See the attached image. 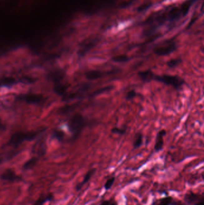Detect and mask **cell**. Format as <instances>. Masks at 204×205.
Returning <instances> with one entry per match:
<instances>
[{
    "label": "cell",
    "instance_id": "cell-16",
    "mask_svg": "<svg viewBox=\"0 0 204 205\" xmlns=\"http://www.w3.org/2000/svg\"><path fill=\"white\" fill-rule=\"evenodd\" d=\"M38 160V158H37L36 157L31 158L30 160L27 161L24 164V165L23 166V168L24 170H30V169L33 168L36 165Z\"/></svg>",
    "mask_w": 204,
    "mask_h": 205
},
{
    "label": "cell",
    "instance_id": "cell-10",
    "mask_svg": "<svg viewBox=\"0 0 204 205\" xmlns=\"http://www.w3.org/2000/svg\"><path fill=\"white\" fill-rule=\"evenodd\" d=\"M167 132L165 130H162L158 132L156 135V142L154 144V150L156 152H159L163 149L164 145V136L166 135Z\"/></svg>",
    "mask_w": 204,
    "mask_h": 205
},
{
    "label": "cell",
    "instance_id": "cell-14",
    "mask_svg": "<svg viewBox=\"0 0 204 205\" xmlns=\"http://www.w3.org/2000/svg\"><path fill=\"white\" fill-rule=\"evenodd\" d=\"M96 170V168H93L88 171V172L86 173V174L84 176V178L82 180V181L76 185V190L80 191L82 188V187L84 186V185H85L86 183L89 182V181L95 174Z\"/></svg>",
    "mask_w": 204,
    "mask_h": 205
},
{
    "label": "cell",
    "instance_id": "cell-21",
    "mask_svg": "<svg viewBox=\"0 0 204 205\" xmlns=\"http://www.w3.org/2000/svg\"><path fill=\"white\" fill-rule=\"evenodd\" d=\"M152 5H153L152 2H151V1L146 2L145 3L143 4L142 5L139 6L138 8H137V12H139V13L142 12H144V11H145L146 10L148 9L149 8H151L152 6Z\"/></svg>",
    "mask_w": 204,
    "mask_h": 205
},
{
    "label": "cell",
    "instance_id": "cell-7",
    "mask_svg": "<svg viewBox=\"0 0 204 205\" xmlns=\"http://www.w3.org/2000/svg\"><path fill=\"white\" fill-rule=\"evenodd\" d=\"M99 40L98 38H94L92 39H89V40L86 41L83 44L81 45V48L79 49L78 55L80 57H83L88 53V52L90 51L92 49H93L96 44L98 43Z\"/></svg>",
    "mask_w": 204,
    "mask_h": 205
},
{
    "label": "cell",
    "instance_id": "cell-25",
    "mask_svg": "<svg viewBox=\"0 0 204 205\" xmlns=\"http://www.w3.org/2000/svg\"><path fill=\"white\" fill-rule=\"evenodd\" d=\"M137 92L135 90L132 89L126 94V98L128 100H132L134 98H135L137 96Z\"/></svg>",
    "mask_w": 204,
    "mask_h": 205
},
{
    "label": "cell",
    "instance_id": "cell-1",
    "mask_svg": "<svg viewBox=\"0 0 204 205\" xmlns=\"http://www.w3.org/2000/svg\"><path fill=\"white\" fill-rule=\"evenodd\" d=\"M153 81L162 83L168 86H171L178 91H180L185 83V81L182 78L178 76L169 74H155Z\"/></svg>",
    "mask_w": 204,
    "mask_h": 205
},
{
    "label": "cell",
    "instance_id": "cell-18",
    "mask_svg": "<svg viewBox=\"0 0 204 205\" xmlns=\"http://www.w3.org/2000/svg\"><path fill=\"white\" fill-rule=\"evenodd\" d=\"M182 62L181 58L171 59L167 62V66L170 68H174L179 66Z\"/></svg>",
    "mask_w": 204,
    "mask_h": 205
},
{
    "label": "cell",
    "instance_id": "cell-29",
    "mask_svg": "<svg viewBox=\"0 0 204 205\" xmlns=\"http://www.w3.org/2000/svg\"><path fill=\"white\" fill-rule=\"evenodd\" d=\"M4 128V126L0 122V129L1 130V129H2V128Z\"/></svg>",
    "mask_w": 204,
    "mask_h": 205
},
{
    "label": "cell",
    "instance_id": "cell-17",
    "mask_svg": "<svg viewBox=\"0 0 204 205\" xmlns=\"http://www.w3.org/2000/svg\"><path fill=\"white\" fill-rule=\"evenodd\" d=\"M129 60V58L126 55H119L112 58V61L117 63H124Z\"/></svg>",
    "mask_w": 204,
    "mask_h": 205
},
{
    "label": "cell",
    "instance_id": "cell-8",
    "mask_svg": "<svg viewBox=\"0 0 204 205\" xmlns=\"http://www.w3.org/2000/svg\"><path fill=\"white\" fill-rule=\"evenodd\" d=\"M113 73H114V71L105 72H102L99 70H90L85 73V76L88 80L94 81V80H97L98 79L102 78V77H104L106 75Z\"/></svg>",
    "mask_w": 204,
    "mask_h": 205
},
{
    "label": "cell",
    "instance_id": "cell-5",
    "mask_svg": "<svg viewBox=\"0 0 204 205\" xmlns=\"http://www.w3.org/2000/svg\"><path fill=\"white\" fill-rule=\"evenodd\" d=\"M186 205H204V194H199L194 192L192 191H189L184 197Z\"/></svg>",
    "mask_w": 204,
    "mask_h": 205
},
{
    "label": "cell",
    "instance_id": "cell-2",
    "mask_svg": "<svg viewBox=\"0 0 204 205\" xmlns=\"http://www.w3.org/2000/svg\"><path fill=\"white\" fill-rule=\"evenodd\" d=\"M85 125V118L80 113L74 115L68 122V128L72 133L74 139H76Z\"/></svg>",
    "mask_w": 204,
    "mask_h": 205
},
{
    "label": "cell",
    "instance_id": "cell-6",
    "mask_svg": "<svg viewBox=\"0 0 204 205\" xmlns=\"http://www.w3.org/2000/svg\"><path fill=\"white\" fill-rule=\"evenodd\" d=\"M151 205H184L182 202L172 196H165L153 201Z\"/></svg>",
    "mask_w": 204,
    "mask_h": 205
},
{
    "label": "cell",
    "instance_id": "cell-12",
    "mask_svg": "<svg viewBox=\"0 0 204 205\" xmlns=\"http://www.w3.org/2000/svg\"><path fill=\"white\" fill-rule=\"evenodd\" d=\"M139 79L144 82H150L153 81L155 74L151 70H146L138 73Z\"/></svg>",
    "mask_w": 204,
    "mask_h": 205
},
{
    "label": "cell",
    "instance_id": "cell-19",
    "mask_svg": "<svg viewBox=\"0 0 204 205\" xmlns=\"http://www.w3.org/2000/svg\"><path fill=\"white\" fill-rule=\"evenodd\" d=\"M143 134L140 132L137 134L135 140H134V144H133L134 148L135 149H137V148H139V147H141L143 144Z\"/></svg>",
    "mask_w": 204,
    "mask_h": 205
},
{
    "label": "cell",
    "instance_id": "cell-11",
    "mask_svg": "<svg viewBox=\"0 0 204 205\" xmlns=\"http://www.w3.org/2000/svg\"><path fill=\"white\" fill-rule=\"evenodd\" d=\"M19 98L22 100L26 102L29 103H34L38 104L41 102L43 100V97L40 95L36 94H25V95H20Z\"/></svg>",
    "mask_w": 204,
    "mask_h": 205
},
{
    "label": "cell",
    "instance_id": "cell-3",
    "mask_svg": "<svg viewBox=\"0 0 204 205\" xmlns=\"http://www.w3.org/2000/svg\"><path fill=\"white\" fill-rule=\"evenodd\" d=\"M177 44L173 40H169L165 42L160 46L156 47L153 51L154 53L158 56H167L177 49Z\"/></svg>",
    "mask_w": 204,
    "mask_h": 205
},
{
    "label": "cell",
    "instance_id": "cell-22",
    "mask_svg": "<svg viewBox=\"0 0 204 205\" xmlns=\"http://www.w3.org/2000/svg\"><path fill=\"white\" fill-rule=\"evenodd\" d=\"M113 88V86H107V87H104V88L98 89L96 91H95V92L92 94V96L100 95V94H102L105 92L109 91L110 90H111Z\"/></svg>",
    "mask_w": 204,
    "mask_h": 205
},
{
    "label": "cell",
    "instance_id": "cell-30",
    "mask_svg": "<svg viewBox=\"0 0 204 205\" xmlns=\"http://www.w3.org/2000/svg\"><path fill=\"white\" fill-rule=\"evenodd\" d=\"M1 160H0V162H1Z\"/></svg>",
    "mask_w": 204,
    "mask_h": 205
},
{
    "label": "cell",
    "instance_id": "cell-26",
    "mask_svg": "<svg viewBox=\"0 0 204 205\" xmlns=\"http://www.w3.org/2000/svg\"><path fill=\"white\" fill-rule=\"evenodd\" d=\"M111 132L113 133H115V134L122 135V134H124V133L126 132V130L123 129V128H117V127H114L111 129Z\"/></svg>",
    "mask_w": 204,
    "mask_h": 205
},
{
    "label": "cell",
    "instance_id": "cell-15",
    "mask_svg": "<svg viewBox=\"0 0 204 205\" xmlns=\"http://www.w3.org/2000/svg\"><path fill=\"white\" fill-rule=\"evenodd\" d=\"M53 198V196L51 193L43 194L40 196V197L36 200V202L32 205H43L46 202L48 201H51Z\"/></svg>",
    "mask_w": 204,
    "mask_h": 205
},
{
    "label": "cell",
    "instance_id": "cell-28",
    "mask_svg": "<svg viewBox=\"0 0 204 205\" xmlns=\"http://www.w3.org/2000/svg\"><path fill=\"white\" fill-rule=\"evenodd\" d=\"M135 1L137 0H129L128 1H126L122 3V8H126L129 7V6H131L133 2H134Z\"/></svg>",
    "mask_w": 204,
    "mask_h": 205
},
{
    "label": "cell",
    "instance_id": "cell-20",
    "mask_svg": "<svg viewBox=\"0 0 204 205\" xmlns=\"http://www.w3.org/2000/svg\"><path fill=\"white\" fill-rule=\"evenodd\" d=\"M116 180V177L115 176H112L111 178H109L107 181L105 182V183H104V188L105 191H108L110 190L112 187L114 183Z\"/></svg>",
    "mask_w": 204,
    "mask_h": 205
},
{
    "label": "cell",
    "instance_id": "cell-13",
    "mask_svg": "<svg viewBox=\"0 0 204 205\" xmlns=\"http://www.w3.org/2000/svg\"><path fill=\"white\" fill-rule=\"evenodd\" d=\"M66 74L62 70H57L51 72L49 74V78L51 81L55 82L56 84L60 83V82L62 81L65 77Z\"/></svg>",
    "mask_w": 204,
    "mask_h": 205
},
{
    "label": "cell",
    "instance_id": "cell-24",
    "mask_svg": "<svg viewBox=\"0 0 204 205\" xmlns=\"http://www.w3.org/2000/svg\"><path fill=\"white\" fill-rule=\"evenodd\" d=\"M15 82V79H10V78H6L5 79H3L0 81V85L1 86H7V85H11L14 84Z\"/></svg>",
    "mask_w": 204,
    "mask_h": 205
},
{
    "label": "cell",
    "instance_id": "cell-4",
    "mask_svg": "<svg viewBox=\"0 0 204 205\" xmlns=\"http://www.w3.org/2000/svg\"><path fill=\"white\" fill-rule=\"evenodd\" d=\"M39 132H18L14 134L10 139V144L14 146H17L22 143L25 140H31L36 138Z\"/></svg>",
    "mask_w": 204,
    "mask_h": 205
},
{
    "label": "cell",
    "instance_id": "cell-9",
    "mask_svg": "<svg viewBox=\"0 0 204 205\" xmlns=\"http://www.w3.org/2000/svg\"><path fill=\"white\" fill-rule=\"evenodd\" d=\"M0 179L4 181L15 182L21 180V176H18L12 169H7L0 175Z\"/></svg>",
    "mask_w": 204,
    "mask_h": 205
},
{
    "label": "cell",
    "instance_id": "cell-23",
    "mask_svg": "<svg viewBox=\"0 0 204 205\" xmlns=\"http://www.w3.org/2000/svg\"><path fill=\"white\" fill-rule=\"evenodd\" d=\"M99 205H118V203L114 198H111L110 199L102 200Z\"/></svg>",
    "mask_w": 204,
    "mask_h": 205
},
{
    "label": "cell",
    "instance_id": "cell-27",
    "mask_svg": "<svg viewBox=\"0 0 204 205\" xmlns=\"http://www.w3.org/2000/svg\"><path fill=\"white\" fill-rule=\"evenodd\" d=\"M64 132H62L61 131H56L54 132V134H53V136L55 138H56L59 140H62L63 138H64Z\"/></svg>",
    "mask_w": 204,
    "mask_h": 205
}]
</instances>
